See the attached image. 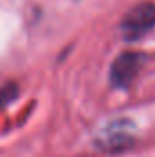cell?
Wrapping results in <instances>:
<instances>
[{
	"mask_svg": "<svg viewBox=\"0 0 155 157\" xmlns=\"http://www.w3.org/2000/svg\"><path fill=\"white\" fill-rule=\"evenodd\" d=\"M155 26V6L150 2L139 4L135 6L124 18L122 22V31L126 33V37L135 39L141 37L142 33L150 31Z\"/></svg>",
	"mask_w": 155,
	"mask_h": 157,
	"instance_id": "1",
	"label": "cell"
},
{
	"mask_svg": "<svg viewBox=\"0 0 155 157\" xmlns=\"http://www.w3.org/2000/svg\"><path fill=\"white\" fill-rule=\"evenodd\" d=\"M141 64H142V55L139 53L120 55L112 66V82L119 88H126L141 70Z\"/></svg>",
	"mask_w": 155,
	"mask_h": 157,
	"instance_id": "2",
	"label": "cell"
}]
</instances>
